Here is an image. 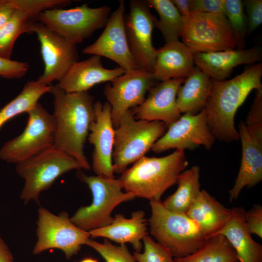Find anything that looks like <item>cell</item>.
I'll return each instance as SVG.
<instances>
[{"instance_id":"obj_1","label":"cell","mask_w":262,"mask_h":262,"mask_svg":"<svg viewBox=\"0 0 262 262\" xmlns=\"http://www.w3.org/2000/svg\"><path fill=\"white\" fill-rule=\"evenodd\" d=\"M50 87L56 125L53 147L76 160L82 169L89 170L83 147L95 119L94 97L88 92L68 93L56 84Z\"/></svg>"},{"instance_id":"obj_2","label":"cell","mask_w":262,"mask_h":262,"mask_svg":"<svg viewBox=\"0 0 262 262\" xmlns=\"http://www.w3.org/2000/svg\"><path fill=\"white\" fill-rule=\"evenodd\" d=\"M262 64L247 66L229 80H212L205 109L210 131L220 141L231 142L239 139L234 116L239 107L253 90L262 86Z\"/></svg>"},{"instance_id":"obj_3","label":"cell","mask_w":262,"mask_h":262,"mask_svg":"<svg viewBox=\"0 0 262 262\" xmlns=\"http://www.w3.org/2000/svg\"><path fill=\"white\" fill-rule=\"evenodd\" d=\"M188 162L183 150H176L161 157L144 156L118 178L126 192L135 197L160 200L164 192L177 183Z\"/></svg>"},{"instance_id":"obj_4","label":"cell","mask_w":262,"mask_h":262,"mask_svg":"<svg viewBox=\"0 0 262 262\" xmlns=\"http://www.w3.org/2000/svg\"><path fill=\"white\" fill-rule=\"evenodd\" d=\"M149 204L150 233L174 258L187 256L202 245L206 238L198 225L186 214L170 211L161 200L150 201Z\"/></svg>"},{"instance_id":"obj_5","label":"cell","mask_w":262,"mask_h":262,"mask_svg":"<svg viewBox=\"0 0 262 262\" xmlns=\"http://www.w3.org/2000/svg\"><path fill=\"white\" fill-rule=\"evenodd\" d=\"M166 125L159 121L137 119L130 109L115 129L113 164L114 173H122L151 149L165 132Z\"/></svg>"},{"instance_id":"obj_6","label":"cell","mask_w":262,"mask_h":262,"mask_svg":"<svg viewBox=\"0 0 262 262\" xmlns=\"http://www.w3.org/2000/svg\"><path fill=\"white\" fill-rule=\"evenodd\" d=\"M78 178L86 183L93 196L91 204L81 207L70 217L72 223L81 229L89 231L109 225L114 217L112 213L120 204L132 200L135 196L122 191L118 179L78 174Z\"/></svg>"},{"instance_id":"obj_7","label":"cell","mask_w":262,"mask_h":262,"mask_svg":"<svg viewBox=\"0 0 262 262\" xmlns=\"http://www.w3.org/2000/svg\"><path fill=\"white\" fill-rule=\"evenodd\" d=\"M82 168L76 160L53 146L17 164L16 171L25 181L20 198L25 204L31 200L39 203L40 194L49 189L58 178Z\"/></svg>"},{"instance_id":"obj_8","label":"cell","mask_w":262,"mask_h":262,"mask_svg":"<svg viewBox=\"0 0 262 262\" xmlns=\"http://www.w3.org/2000/svg\"><path fill=\"white\" fill-rule=\"evenodd\" d=\"M111 11L106 5L91 8L83 4L68 9L44 10L38 14L36 20L69 42L77 45L105 26Z\"/></svg>"},{"instance_id":"obj_9","label":"cell","mask_w":262,"mask_h":262,"mask_svg":"<svg viewBox=\"0 0 262 262\" xmlns=\"http://www.w3.org/2000/svg\"><path fill=\"white\" fill-rule=\"evenodd\" d=\"M27 113L25 129L3 145L0 149V159L18 164L53 146L56 125L53 114L39 102Z\"/></svg>"},{"instance_id":"obj_10","label":"cell","mask_w":262,"mask_h":262,"mask_svg":"<svg viewBox=\"0 0 262 262\" xmlns=\"http://www.w3.org/2000/svg\"><path fill=\"white\" fill-rule=\"evenodd\" d=\"M180 37L192 52H210L237 49L225 15L192 12L182 17Z\"/></svg>"},{"instance_id":"obj_11","label":"cell","mask_w":262,"mask_h":262,"mask_svg":"<svg viewBox=\"0 0 262 262\" xmlns=\"http://www.w3.org/2000/svg\"><path fill=\"white\" fill-rule=\"evenodd\" d=\"M36 235L33 254L55 248L61 250L67 259L76 255L90 236L72 223L66 212L57 215L42 207L38 210Z\"/></svg>"},{"instance_id":"obj_12","label":"cell","mask_w":262,"mask_h":262,"mask_svg":"<svg viewBox=\"0 0 262 262\" xmlns=\"http://www.w3.org/2000/svg\"><path fill=\"white\" fill-rule=\"evenodd\" d=\"M157 20L146 0H130V11L124 18L128 44L137 69L150 73L157 53L152 42Z\"/></svg>"},{"instance_id":"obj_13","label":"cell","mask_w":262,"mask_h":262,"mask_svg":"<svg viewBox=\"0 0 262 262\" xmlns=\"http://www.w3.org/2000/svg\"><path fill=\"white\" fill-rule=\"evenodd\" d=\"M40 45V52L44 64L43 73L36 81L49 86L58 82L71 66L78 61L77 45L72 44L39 22L33 27Z\"/></svg>"},{"instance_id":"obj_14","label":"cell","mask_w":262,"mask_h":262,"mask_svg":"<svg viewBox=\"0 0 262 262\" xmlns=\"http://www.w3.org/2000/svg\"><path fill=\"white\" fill-rule=\"evenodd\" d=\"M167 128L152 146L151 149L154 152L161 153L172 148L184 151L200 146L209 149L215 139L209 128L205 108L196 114L184 113Z\"/></svg>"},{"instance_id":"obj_15","label":"cell","mask_w":262,"mask_h":262,"mask_svg":"<svg viewBox=\"0 0 262 262\" xmlns=\"http://www.w3.org/2000/svg\"><path fill=\"white\" fill-rule=\"evenodd\" d=\"M156 81L152 73L136 69L126 72L106 85L104 94L111 106L115 129L125 112L143 102Z\"/></svg>"},{"instance_id":"obj_16","label":"cell","mask_w":262,"mask_h":262,"mask_svg":"<svg viewBox=\"0 0 262 262\" xmlns=\"http://www.w3.org/2000/svg\"><path fill=\"white\" fill-rule=\"evenodd\" d=\"M125 5L120 0L118 7L109 16L104 29L82 53L105 57L117 64L126 72L138 69L130 51L125 28Z\"/></svg>"},{"instance_id":"obj_17","label":"cell","mask_w":262,"mask_h":262,"mask_svg":"<svg viewBox=\"0 0 262 262\" xmlns=\"http://www.w3.org/2000/svg\"><path fill=\"white\" fill-rule=\"evenodd\" d=\"M95 119L89 128L88 139L94 146L92 169L98 176L114 178L113 164L115 128L111 108L107 101L94 103Z\"/></svg>"},{"instance_id":"obj_18","label":"cell","mask_w":262,"mask_h":262,"mask_svg":"<svg viewBox=\"0 0 262 262\" xmlns=\"http://www.w3.org/2000/svg\"><path fill=\"white\" fill-rule=\"evenodd\" d=\"M185 78L161 82L148 91L147 97L139 106L131 109L136 119L159 121L168 127L181 116L177 104V95Z\"/></svg>"},{"instance_id":"obj_19","label":"cell","mask_w":262,"mask_h":262,"mask_svg":"<svg viewBox=\"0 0 262 262\" xmlns=\"http://www.w3.org/2000/svg\"><path fill=\"white\" fill-rule=\"evenodd\" d=\"M71 3L69 0H28L0 28V57L11 59L17 38L23 33H33V27L39 13L47 9L62 8Z\"/></svg>"},{"instance_id":"obj_20","label":"cell","mask_w":262,"mask_h":262,"mask_svg":"<svg viewBox=\"0 0 262 262\" xmlns=\"http://www.w3.org/2000/svg\"><path fill=\"white\" fill-rule=\"evenodd\" d=\"M125 72L120 67L104 68L101 57L92 55L74 63L56 85L66 93L88 92L95 85L111 82Z\"/></svg>"},{"instance_id":"obj_21","label":"cell","mask_w":262,"mask_h":262,"mask_svg":"<svg viewBox=\"0 0 262 262\" xmlns=\"http://www.w3.org/2000/svg\"><path fill=\"white\" fill-rule=\"evenodd\" d=\"M193 57L196 66L212 80L221 81L228 78L236 66L261 61L262 51L260 46H255L249 49L194 52Z\"/></svg>"},{"instance_id":"obj_22","label":"cell","mask_w":262,"mask_h":262,"mask_svg":"<svg viewBox=\"0 0 262 262\" xmlns=\"http://www.w3.org/2000/svg\"><path fill=\"white\" fill-rule=\"evenodd\" d=\"M238 128L242 158L235 183L229 191L230 202L238 198L245 187H252L262 180V143L249 131L245 122H241Z\"/></svg>"},{"instance_id":"obj_23","label":"cell","mask_w":262,"mask_h":262,"mask_svg":"<svg viewBox=\"0 0 262 262\" xmlns=\"http://www.w3.org/2000/svg\"><path fill=\"white\" fill-rule=\"evenodd\" d=\"M193 52L179 41L166 43L157 49L152 75L156 81L164 82L187 77L194 70Z\"/></svg>"},{"instance_id":"obj_24","label":"cell","mask_w":262,"mask_h":262,"mask_svg":"<svg viewBox=\"0 0 262 262\" xmlns=\"http://www.w3.org/2000/svg\"><path fill=\"white\" fill-rule=\"evenodd\" d=\"M246 212L242 207L230 209L229 219L215 235L221 234L226 238L234 249L239 262H262V246L253 240L247 229Z\"/></svg>"},{"instance_id":"obj_25","label":"cell","mask_w":262,"mask_h":262,"mask_svg":"<svg viewBox=\"0 0 262 262\" xmlns=\"http://www.w3.org/2000/svg\"><path fill=\"white\" fill-rule=\"evenodd\" d=\"M147 222L145 213L142 210L135 211L130 218L121 213H117L112 222L106 227L88 231L92 237H104L120 245L129 243L135 251H141V240L147 234Z\"/></svg>"},{"instance_id":"obj_26","label":"cell","mask_w":262,"mask_h":262,"mask_svg":"<svg viewBox=\"0 0 262 262\" xmlns=\"http://www.w3.org/2000/svg\"><path fill=\"white\" fill-rule=\"evenodd\" d=\"M186 214L198 225L207 239L223 228L230 216V209L201 190Z\"/></svg>"},{"instance_id":"obj_27","label":"cell","mask_w":262,"mask_h":262,"mask_svg":"<svg viewBox=\"0 0 262 262\" xmlns=\"http://www.w3.org/2000/svg\"><path fill=\"white\" fill-rule=\"evenodd\" d=\"M183 82L177 93L178 107L180 113L196 114L205 108L212 80L196 66Z\"/></svg>"},{"instance_id":"obj_28","label":"cell","mask_w":262,"mask_h":262,"mask_svg":"<svg viewBox=\"0 0 262 262\" xmlns=\"http://www.w3.org/2000/svg\"><path fill=\"white\" fill-rule=\"evenodd\" d=\"M200 168L197 165L181 172L178 178L177 190L163 202L170 211L186 214L196 199L201 190Z\"/></svg>"},{"instance_id":"obj_29","label":"cell","mask_w":262,"mask_h":262,"mask_svg":"<svg viewBox=\"0 0 262 262\" xmlns=\"http://www.w3.org/2000/svg\"><path fill=\"white\" fill-rule=\"evenodd\" d=\"M174 260L175 262H239L234 249L226 238L221 234L206 239L192 253Z\"/></svg>"},{"instance_id":"obj_30","label":"cell","mask_w":262,"mask_h":262,"mask_svg":"<svg viewBox=\"0 0 262 262\" xmlns=\"http://www.w3.org/2000/svg\"><path fill=\"white\" fill-rule=\"evenodd\" d=\"M50 89V85L40 84L36 81L26 82L20 93L0 110V129L10 119L33 109Z\"/></svg>"},{"instance_id":"obj_31","label":"cell","mask_w":262,"mask_h":262,"mask_svg":"<svg viewBox=\"0 0 262 262\" xmlns=\"http://www.w3.org/2000/svg\"><path fill=\"white\" fill-rule=\"evenodd\" d=\"M158 13L160 19L155 27L162 33L166 43L179 41L182 27V16L171 0H146Z\"/></svg>"},{"instance_id":"obj_32","label":"cell","mask_w":262,"mask_h":262,"mask_svg":"<svg viewBox=\"0 0 262 262\" xmlns=\"http://www.w3.org/2000/svg\"><path fill=\"white\" fill-rule=\"evenodd\" d=\"M224 13L231 29L237 49L245 47L247 31L246 15L243 2L241 0H224Z\"/></svg>"},{"instance_id":"obj_33","label":"cell","mask_w":262,"mask_h":262,"mask_svg":"<svg viewBox=\"0 0 262 262\" xmlns=\"http://www.w3.org/2000/svg\"><path fill=\"white\" fill-rule=\"evenodd\" d=\"M85 245L98 253L105 262H136L125 244L115 245L106 239L99 243L89 238Z\"/></svg>"},{"instance_id":"obj_34","label":"cell","mask_w":262,"mask_h":262,"mask_svg":"<svg viewBox=\"0 0 262 262\" xmlns=\"http://www.w3.org/2000/svg\"><path fill=\"white\" fill-rule=\"evenodd\" d=\"M144 251H134L133 255L137 262H175L170 252L147 234L143 239Z\"/></svg>"},{"instance_id":"obj_35","label":"cell","mask_w":262,"mask_h":262,"mask_svg":"<svg viewBox=\"0 0 262 262\" xmlns=\"http://www.w3.org/2000/svg\"><path fill=\"white\" fill-rule=\"evenodd\" d=\"M255 90V97L245 123L249 131L262 143V86Z\"/></svg>"},{"instance_id":"obj_36","label":"cell","mask_w":262,"mask_h":262,"mask_svg":"<svg viewBox=\"0 0 262 262\" xmlns=\"http://www.w3.org/2000/svg\"><path fill=\"white\" fill-rule=\"evenodd\" d=\"M29 69V65L0 57V77L6 79H20L24 77Z\"/></svg>"},{"instance_id":"obj_37","label":"cell","mask_w":262,"mask_h":262,"mask_svg":"<svg viewBox=\"0 0 262 262\" xmlns=\"http://www.w3.org/2000/svg\"><path fill=\"white\" fill-rule=\"evenodd\" d=\"M243 2L246 12V34L248 35L262 23V0H245Z\"/></svg>"},{"instance_id":"obj_38","label":"cell","mask_w":262,"mask_h":262,"mask_svg":"<svg viewBox=\"0 0 262 262\" xmlns=\"http://www.w3.org/2000/svg\"><path fill=\"white\" fill-rule=\"evenodd\" d=\"M224 0H190L192 12L225 15Z\"/></svg>"},{"instance_id":"obj_39","label":"cell","mask_w":262,"mask_h":262,"mask_svg":"<svg viewBox=\"0 0 262 262\" xmlns=\"http://www.w3.org/2000/svg\"><path fill=\"white\" fill-rule=\"evenodd\" d=\"M245 221L246 227L251 234L262 238V206L255 205L245 213Z\"/></svg>"},{"instance_id":"obj_40","label":"cell","mask_w":262,"mask_h":262,"mask_svg":"<svg viewBox=\"0 0 262 262\" xmlns=\"http://www.w3.org/2000/svg\"><path fill=\"white\" fill-rule=\"evenodd\" d=\"M27 2L28 0H0V28Z\"/></svg>"},{"instance_id":"obj_41","label":"cell","mask_w":262,"mask_h":262,"mask_svg":"<svg viewBox=\"0 0 262 262\" xmlns=\"http://www.w3.org/2000/svg\"><path fill=\"white\" fill-rule=\"evenodd\" d=\"M182 17H187L191 13L190 0H171Z\"/></svg>"},{"instance_id":"obj_42","label":"cell","mask_w":262,"mask_h":262,"mask_svg":"<svg viewBox=\"0 0 262 262\" xmlns=\"http://www.w3.org/2000/svg\"><path fill=\"white\" fill-rule=\"evenodd\" d=\"M14 258L7 245L0 236V262H13Z\"/></svg>"},{"instance_id":"obj_43","label":"cell","mask_w":262,"mask_h":262,"mask_svg":"<svg viewBox=\"0 0 262 262\" xmlns=\"http://www.w3.org/2000/svg\"><path fill=\"white\" fill-rule=\"evenodd\" d=\"M80 262H98V261H97V260L91 258H86L83 259Z\"/></svg>"}]
</instances>
